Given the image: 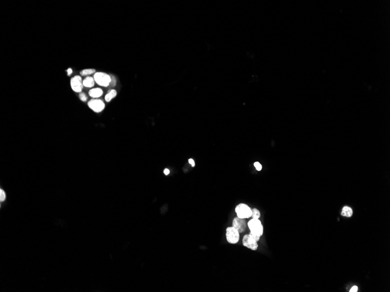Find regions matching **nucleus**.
I'll return each mask as SVG.
<instances>
[{
  "label": "nucleus",
  "mask_w": 390,
  "mask_h": 292,
  "mask_svg": "<svg viewBox=\"0 0 390 292\" xmlns=\"http://www.w3.org/2000/svg\"><path fill=\"white\" fill-rule=\"evenodd\" d=\"M189 163L190 164V165H191L192 167H194V165H195L194 161L192 159H190L189 160Z\"/></svg>",
  "instance_id": "obj_19"
},
{
  "label": "nucleus",
  "mask_w": 390,
  "mask_h": 292,
  "mask_svg": "<svg viewBox=\"0 0 390 292\" xmlns=\"http://www.w3.org/2000/svg\"><path fill=\"white\" fill-rule=\"evenodd\" d=\"M88 105L89 107L95 113L102 112L105 107L104 102L101 99H92L88 102Z\"/></svg>",
  "instance_id": "obj_6"
},
{
  "label": "nucleus",
  "mask_w": 390,
  "mask_h": 292,
  "mask_svg": "<svg viewBox=\"0 0 390 292\" xmlns=\"http://www.w3.org/2000/svg\"><path fill=\"white\" fill-rule=\"evenodd\" d=\"M237 217L242 219H248L252 216V209L245 204H240L236 208Z\"/></svg>",
  "instance_id": "obj_3"
},
{
  "label": "nucleus",
  "mask_w": 390,
  "mask_h": 292,
  "mask_svg": "<svg viewBox=\"0 0 390 292\" xmlns=\"http://www.w3.org/2000/svg\"><path fill=\"white\" fill-rule=\"evenodd\" d=\"M251 217L252 218V219H259L261 217L260 211L257 208H254L253 209H252V216H251Z\"/></svg>",
  "instance_id": "obj_13"
},
{
  "label": "nucleus",
  "mask_w": 390,
  "mask_h": 292,
  "mask_svg": "<svg viewBox=\"0 0 390 292\" xmlns=\"http://www.w3.org/2000/svg\"><path fill=\"white\" fill-rule=\"evenodd\" d=\"M341 215L345 217L350 218L353 215V210L350 207L345 206L343 208L342 210Z\"/></svg>",
  "instance_id": "obj_11"
},
{
  "label": "nucleus",
  "mask_w": 390,
  "mask_h": 292,
  "mask_svg": "<svg viewBox=\"0 0 390 292\" xmlns=\"http://www.w3.org/2000/svg\"><path fill=\"white\" fill-rule=\"evenodd\" d=\"M232 226L236 228L240 233H244L247 230V222L245 219L240 218L238 217H236L232 223Z\"/></svg>",
  "instance_id": "obj_7"
},
{
  "label": "nucleus",
  "mask_w": 390,
  "mask_h": 292,
  "mask_svg": "<svg viewBox=\"0 0 390 292\" xmlns=\"http://www.w3.org/2000/svg\"><path fill=\"white\" fill-rule=\"evenodd\" d=\"M88 93L91 97L98 98L103 95V90L101 88H94L91 89Z\"/></svg>",
  "instance_id": "obj_9"
},
{
  "label": "nucleus",
  "mask_w": 390,
  "mask_h": 292,
  "mask_svg": "<svg viewBox=\"0 0 390 292\" xmlns=\"http://www.w3.org/2000/svg\"><path fill=\"white\" fill-rule=\"evenodd\" d=\"M6 198V193L4 191V190L1 189V190H0V201L3 202V201H5Z\"/></svg>",
  "instance_id": "obj_15"
},
{
  "label": "nucleus",
  "mask_w": 390,
  "mask_h": 292,
  "mask_svg": "<svg viewBox=\"0 0 390 292\" xmlns=\"http://www.w3.org/2000/svg\"><path fill=\"white\" fill-rule=\"evenodd\" d=\"M247 225L250 230L251 233L259 237H261L263 235V227L259 219H252L248 222Z\"/></svg>",
  "instance_id": "obj_2"
},
{
  "label": "nucleus",
  "mask_w": 390,
  "mask_h": 292,
  "mask_svg": "<svg viewBox=\"0 0 390 292\" xmlns=\"http://www.w3.org/2000/svg\"><path fill=\"white\" fill-rule=\"evenodd\" d=\"M261 237L250 233L244 236L243 238V244L244 247L248 248L253 251H256L258 248V241Z\"/></svg>",
  "instance_id": "obj_1"
},
{
  "label": "nucleus",
  "mask_w": 390,
  "mask_h": 292,
  "mask_svg": "<svg viewBox=\"0 0 390 292\" xmlns=\"http://www.w3.org/2000/svg\"><path fill=\"white\" fill-rule=\"evenodd\" d=\"M94 80L95 82L99 85L103 87L108 86L111 83V76L108 74L104 72H96L94 75Z\"/></svg>",
  "instance_id": "obj_4"
},
{
  "label": "nucleus",
  "mask_w": 390,
  "mask_h": 292,
  "mask_svg": "<svg viewBox=\"0 0 390 292\" xmlns=\"http://www.w3.org/2000/svg\"><path fill=\"white\" fill-rule=\"evenodd\" d=\"M358 290V287L357 286H353L351 289L350 290V292H357Z\"/></svg>",
  "instance_id": "obj_18"
},
{
  "label": "nucleus",
  "mask_w": 390,
  "mask_h": 292,
  "mask_svg": "<svg viewBox=\"0 0 390 292\" xmlns=\"http://www.w3.org/2000/svg\"><path fill=\"white\" fill-rule=\"evenodd\" d=\"M79 97L82 102H86L88 100V97L85 93H80L79 95Z\"/></svg>",
  "instance_id": "obj_16"
},
{
  "label": "nucleus",
  "mask_w": 390,
  "mask_h": 292,
  "mask_svg": "<svg viewBox=\"0 0 390 292\" xmlns=\"http://www.w3.org/2000/svg\"><path fill=\"white\" fill-rule=\"evenodd\" d=\"M240 233L233 226L228 227L226 229L227 241L232 244H236L240 240Z\"/></svg>",
  "instance_id": "obj_5"
},
{
  "label": "nucleus",
  "mask_w": 390,
  "mask_h": 292,
  "mask_svg": "<svg viewBox=\"0 0 390 292\" xmlns=\"http://www.w3.org/2000/svg\"><path fill=\"white\" fill-rule=\"evenodd\" d=\"M82 83L84 86L86 88H92L94 86L95 84L94 78L91 76H87L85 79L83 80Z\"/></svg>",
  "instance_id": "obj_10"
},
{
  "label": "nucleus",
  "mask_w": 390,
  "mask_h": 292,
  "mask_svg": "<svg viewBox=\"0 0 390 292\" xmlns=\"http://www.w3.org/2000/svg\"><path fill=\"white\" fill-rule=\"evenodd\" d=\"M70 83H71V87L74 92L77 93L81 92L84 85L81 76L77 75L72 78L71 79Z\"/></svg>",
  "instance_id": "obj_8"
},
{
  "label": "nucleus",
  "mask_w": 390,
  "mask_h": 292,
  "mask_svg": "<svg viewBox=\"0 0 390 292\" xmlns=\"http://www.w3.org/2000/svg\"><path fill=\"white\" fill-rule=\"evenodd\" d=\"M254 166L258 171H261L262 169V166L261 164L260 163H259L258 162H256L254 163Z\"/></svg>",
  "instance_id": "obj_17"
},
{
  "label": "nucleus",
  "mask_w": 390,
  "mask_h": 292,
  "mask_svg": "<svg viewBox=\"0 0 390 292\" xmlns=\"http://www.w3.org/2000/svg\"><path fill=\"white\" fill-rule=\"evenodd\" d=\"M169 173H170L169 170L168 169H165L164 170V173L165 175H166V176L168 175L169 174Z\"/></svg>",
  "instance_id": "obj_21"
},
{
  "label": "nucleus",
  "mask_w": 390,
  "mask_h": 292,
  "mask_svg": "<svg viewBox=\"0 0 390 292\" xmlns=\"http://www.w3.org/2000/svg\"><path fill=\"white\" fill-rule=\"evenodd\" d=\"M67 75H68V76H70V75H71V74L73 73V70H72V69L70 68H69L67 70Z\"/></svg>",
  "instance_id": "obj_20"
},
{
  "label": "nucleus",
  "mask_w": 390,
  "mask_h": 292,
  "mask_svg": "<svg viewBox=\"0 0 390 292\" xmlns=\"http://www.w3.org/2000/svg\"><path fill=\"white\" fill-rule=\"evenodd\" d=\"M96 72L95 70L94 69H85L80 72V74L82 76H87V75H91Z\"/></svg>",
  "instance_id": "obj_14"
},
{
  "label": "nucleus",
  "mask_w": 390,
  "mask_h": 292,
  "mask_svg": "<svg viewBox=\"0 0 390 292\" xmlns=\"http://www.w3.org/2000/svg\"><path fill=\"white\" fill-rule=\"evenodd\" d=\"M117 95V92L115 89L110 90L105 97V99L106 102H110L113 98H115Z\"/></svg>",
  "instance_id": "obj_12"
}]
</instances>
